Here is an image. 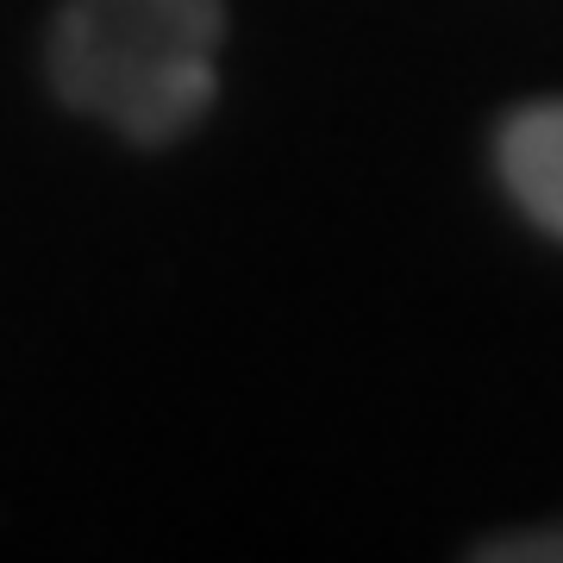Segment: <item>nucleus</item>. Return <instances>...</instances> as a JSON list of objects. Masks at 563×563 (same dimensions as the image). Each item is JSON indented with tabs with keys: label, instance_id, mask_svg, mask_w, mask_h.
<instances>
[{
	"label": "nucleus",
	"instance_id": "nucleus-3",
	"mask_svg": "<svg viewBox=\"0 0 563 563\" xmlns=\"http://www.w3.org/2000/svg\"><path fill=\"white\" fill-rule=\"evenodd\" d=\"M488 563H563V526L558 532H520L507 544H488Z\"/></svg>",
	"mask_w": 563,
	"mask_h": 563
},
{
	"label": "nucleus",
	"instance_id": "nucleus-1",
	"mask_svg": "<svg viewBox=\"0 0 563 563\" xmlns=\"http://www.w3.org/2000/svg\"><path fill=\"white\" fill-rule=\"evenodd\" d=\"M220 0H63L51 81L132 144H169L220 95Z\"/></svg>",
	"mask_w": 563,
	"mask_h": 563
},
{
	"label": "nucleus",
	"instance_id": "nucleus-2",
	"mask_svg": "<svg viewBox=\"0 0 563 563\" xmlns=\"http://www.w3.org/2000/svg\"><path fill=\"white\" fill-rule=\"evenodd\" d=\"M501 176L514 201L563 239V101H539L514 113L501 132Z\"/></svg>",
	"mask_w": 563,
	"mask_h": 563
}]
</instances>
